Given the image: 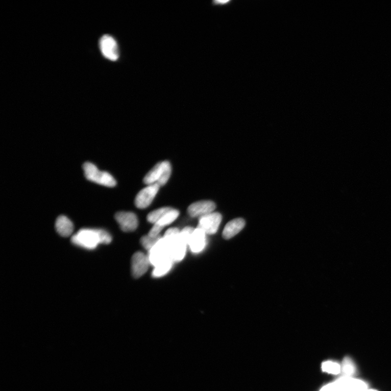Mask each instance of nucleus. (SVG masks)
I'll list each match as a JSON object with an SVG mask.
<instances>
[{
  "mask_svg": "<svg viewBox=\"0 0 391 391\" xmlns=\"http://www.w3.org/2000/svg\"><path fill=\"white\" fill-rule=\"evenodd\" d=\"M112 237L110 234L102 229L83 228L73 235L71 242L78 247L93 250L101 244H109Z\"/></svg>",
  "mask_w": 391,
  "mask_h": 391,
  "instance_id": "f257e3e1",
  "label": "nucleus"
},
{
  "mask_svg": "<svg viewBox=\"0 0 391 391\" xmlns=\"http://www.w3.org/2000/svg\"><path fill=\"white\" fill-rule=\"evenodd\" d=\"M172 166L168 161H161L153 167L143 178V182L148 185L158 184L160 186L165 185L172 174Z\"/></svg>",
  "mask_w": 391,
  "mask_h": 391,
  "instance_id": "f03ea898",
  "label": "nucleus"
},
{
  "mask_svg": "<svg viewBox=\"0 0 391 391\" xmlns=\"http://www.w3.org/2000/svg\"><path fill=\"white\" fill-rule=\"evenodd\" d=\"M84 176L87 179L92 182L112 188L116 185L114 178L110 174L101 172L92 163H85L83 166Z\"/></svg>",
  "mask_w": 391,
  "mask_h": 391,
  "instance_id": "7ed1b4c3",
  "label": "nucleus"
},
{
  "mask_svg": "<svg viewBox=\"0 0 391 391\" xmlns=\"http://www.w3.org/2000/svg\"><path fill=\"white\" fill-rule=\"evenodd\" d=\"M148 257L151 264L155 267L161 262L172 259L169 253V246L163 237H161L155 247L149 251Z\"/></svg>",
  "mask_w": 391,
  "mask_h": 391,
  "instance_id": "20e7f679",
  "label": "nucleus"
},
{
  "mask_svg": "<svg viewBox=\"0 0 391 391\" xmlns=\"http://www.w3.org/2000/svg\"><path fill=\"white\" fill-rule=\"evenodd\" d=\"M222 218V215L219 212H212L199 218L197 228L201 229L206 235L214 234L218 231Z\"/></svg>",
  "mask_w": 391,
  "mask_h": 391,
  "instance_id": "39448f33",
  "label": "nucleus"
},
{
  "mask_svg": "<svg viewBox=\"0 0 391 391\" xmlns=\"http://www.w3.org/2000/svg\"><path fill=\"white\" fill-rule=\"evenodd\" d=\"M158 184L148 185L139 192L135 200V205L139 209L148 208L154 201L160 188Z\"/></svg>",
  "mask_w": 391,
  "mask_h": 391,
  "instance_id": "423d86ee",
  "label": "nucleus"
},
{
  "mask_svg": "<svg viewBox=\"0 0 391 391\" xmlns=\"http://www.w3.org/2000/svg\"><path fill=\"white\" fill-rule=\"evenodd\" d=\"M102 54L110 61H116L119 57L118 47L115 39L110 35H104L100 40Z\"/></svg>",
  "mask_w": 391,
  "mask_h": 391,
  "instance_id": "0eeeda50",
  "label": "nucleus"
},
{
  "mask_svg": "<svg viewBox=\"0 0 391 391\" xmlns=\"http://www.w3.org/2000/svg\"><path fill=\"white\" fill-rule=\"evenodd\" d=\"M115 218L121 230L125 232H133L138 226L137 216L132 212H118L115 215Z\"/></svg>",
  "mask_w": 391,
  "mask_h": 391,
  "instance_id": "6e6552de",
  "label": "nucleus"
},
{
  "mask_svg": "<svg viewBox=\"0 0 391 391\" xmlns=\"http://www.w3.org/2000/svg\"><path fill=\"white\" fill-rule=\"evenodd\" d=\"M151 264L149 257L141 252L135 253L132 258V274L139 278L146 273Z\"/></svg>",
  "mask_w": 391,
  "mask_h": 391,
  "instance_id": "1a4fd4ad",
  "label": "nucleus"
},
{
  "mask_svg": "<svg viewBox=\"0 0 391 391\" xmlns=\"http://www.w3.org/2000/svg\"><path fill=\"white\" fill-rule=\"evenodd\" d=\"M216 208L215 203L211 201L194 202L188 207L189 215L192 217H201L213 212Z\"/></svg>",
  "mask_w": 391,
  "mask_h": 391,
  "instance_id": "9d476101",
  "label": "nucleus"
},
{
  "mask_svg": "<svg viewBox=\"0 0 391 391\" xmlns=\"http://www.w3.org/2000/svg\"><path fill=\"white\" fill-rule=\"evenodd\" d=\"M206 234L200 228H196L190 237L188 246L193 253H199L205 249Z\"/></svg>",
  "mask_w": 391,
  "mask_h": 391,
  "instance_id": "9b49d317",
  "label": "nucleus"
},
{
  "mask_svg": "<svg viewBox=\"0 0 391 391\" xmlns=\"http://www.w3.org/2000/svg\"><path fill=\"white\" fill-rule=\"evenodd\" d=\"M187 245L180 238V235L169 244L170 256L174 261H180L185 256Z\"/></svg>",
  "mask_w": 391,
  "mask_h": 391,
  "instance_id": "f8f14e48",
  "label": "nucleus"
},
{
  "mask_svg": "<svg viewBox=\"0 0 391 391\" xmlns=\"http://www.w3.org/2000/svg\"><path fill=\"white\" fill-rule=\"evenodd\" d=\"M245 220L238 218L231 221L225 226L223 236L225 239L229 240L240 232L245 227Z\"/></svg>",
  "mask_w": 391,
  "mask_h": 391,
  "instance_id": "ddd939ff",
  "label": "nucleus"
},
{
  "mask_svg": "<svg viewBox=\"0 0 391 391\" xmlns=\"http://www.w3.org/2000/svg\"><path fill=\"white\" fill-rule=\"evenodd\" d=\"M55 227L57 233L65 237L71 236L74 230V224L71 221L63 215L57 218Z\"/></svg>",
  "mask_w": 391,
  "mask_h": 391,
  "instance_id": "4468645a",
  "label": "nucleus"
},
{
  "mask_svg": "<svg viewBox=\"0 0 391 391\" xmlns=\"http://www.w3.org/2000/svg\"><path fill=\"white\" fill-rule=\"evenodd\" d=\"M341 365V374L343 376L346 377H355L358 369L353 360L350 356H345Z\"/></svg>",
  "mask_w": 391,
  "mask_h": 391,
  "instance_id": "2eb2a0df",
  "label": "nucleus"
},
{
  "mask_svg": "<svg viewBox=\"0 0 391 391\" xmlns=\"http://www.w3.org/2000/svg\"><path fill=\"white\" fill-rule=\"evenodd\" d=\"M321 370L323 372L337 376L341 374V365L335 361L327 360L322 363Z\"/></svg>",
  "mask_w": 391,
  "mask_h": 391,
  "instance_id": "dca6fc26",
  "label": "nucleus"
},
{
  "mask_svg": "<svg viewBox=\"0 0 391 391\" xmlns=\"http://www.w3.org/2000/svg\"><path fill=\"white\" fill-rule=\"evenodd\" d=\"M173 263L174 261L172 259H168L159 263V264L155 267L154 271H153V277L158 278L166 275L170 270L172 269Z\"/></svg>",
  "mask_w": 391,
  "mask_h": 391,
  "instance_id": "f3484780",
  "label": "nucleus"
},
{
  "mask_svg": "<svg viewBox=\"0 0 391 391\" xmlns=\"http://www.w3.org/2000/svg\"><path fill=\"white\" fill-rule=\"evenodd\" d=\"M173 208L170 207H163L150 212L147 216L148 222L153 224L158 223L169 210Z\"/></svg>",
  "mask_w": 391,
  "mask_h": 391,
  "instance_id": "a211bd4d",
  "label": "nucleus"
},
{
  "mask_svg": "<svg viewBox=\"0 0 391 391\" xmlns=\"http://www.w3.org/2000/svg\"><path fill=\"white\" fill-rule=\"evenodd\" d=\"M179 215V211L173 208L167 212L164 216L157 224L164 227L174 222Z\"/></svg>",
  "mask_w": 391,
  "mask_h": 391,
  "instance_id": "6ab92c4d",
  "label": "nucleus"
},
{
  "mask_svg": "<svg viewBox=\"0 0 391 391\" xmlns=\"http://www.w3.org/2000/svg\"><path fill=\"white\" fill-rule=\"evenodd\" d=\"M161 237L160 235L156 238H152L147 235L141 237L140 242L144 249L150 251L155 247Z\"/></svg>",
  "mask_w": 391,
  "mask_h": 391,
  "instance_id": "aec40b11",
  "label": "nucleus"
},
{
  "mask_svg": "<svg viewBox=\"0 0 391 391\" xmlns=\"http://www.w3.org/2000/svg\"><path fill=\"white\" fill-rule=\"evenodd\" d=\"M194 230V228L188 227H185L180 232V237L181 239L188 246Z\"/></svg>",
  "mask_w": 391,
  "mask_h": 391,
  "instance_id": "412c9836",
  "label": "nucleus"
},
{
  "mask_svg": "<svg viewBox=\"0 0 391 391\" xmlns=\"http://www.w3.org/2000/svg\"><path fill=\"white\" fill-rule=\"evenodd\" d=\"M164 228V227L156 224L151 229L148 235L152 238H156L160 236L159 234Z\"/></svg>",
  "mask_w": 391,
  "mask_h": 391,
  "instance_id": "4be33fe9",
  "label": "nucleus"
},
{
  "mask_svg": "<svg viewBox=\"0 0 391 391\" xmlns=\"http://www.w3.org/2000/svg\"><path fill=\"white\" fill-rule=\"evenodd\" d=\"M216 5H226L228 3H230V1H216Z\"/></svg>",
  "mask_w": 391,
  "mask_h": 391,
  "instance_id": "5701e85b",
  "label": "nucleus"
},
{
  "mask_svg": "<svg viewBox=\"0 0 391 391\" xmlns=\"http://www.w3.org/2000/svg\"><path fill=\"white\" fill-rule=\"evenodd\" d=\"M364 391H379L378 390L375 389H371V388H368Z\"/></svg>",
  "mask_w": 391,
  "mask_h": 391,
  "instance_id": "b1692460",
  "label": "nucleus"
}]
</instances>
